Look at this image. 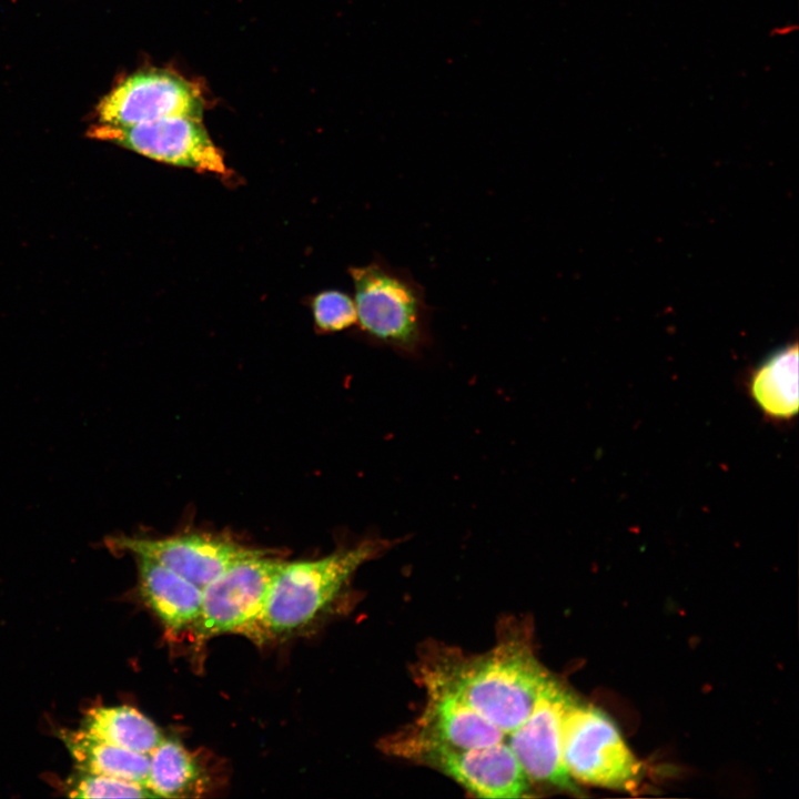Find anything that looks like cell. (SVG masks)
<instances>
[{
    "label": "cell",
    "instance_id": "cell-5",
    "mask_svg": "<svg viewBox=\"0 0 799 799\" xmlns=\"http://www.w3.org/2000/svg\"><path fill=\"white\" fill-rule=\"evenodd\" d=\"M89 135L168 164L216 174L227 171L201 118L166 117L121 128L100 124Z\"/></svg>",
    "mask_w": 799,
    "mask_h": 799
},
{
    "label": "cell",
    "instance_id": "cell-10",
    "mask_svg": "<svg viewBox=\"0 0 799 799\" xmlns=\"http://www.w3.org/2000/svg\"><path fill=\"white\" fill-rule=\"evenodd\" d=\"M141 596L173 633L192 628L202 604V589L164 566L136 557Z\"/></svg>",
    "mask_w": 799,
    "mask_h": 799
},
{
    "label": "cell",
    "instance_id": "cell-16",
    "mask_svg": "<svg viewBox=\"0 0 799 799\" xmlns=\"http://www.w3.org/2000/svg\"><path fill=\"white\" fill-rule=\"evenodd\" d=\"M312 311L316 326L324 332L343 331L357 321L354 300L340 290L318 293L313 299Z\"/></svg>",
    "mask_w": 799,
    "mask_h": 799
},
{
    "label": "cell",
    "instance_id": "cell-7",
    "mask_svg": "<svg viewBox=\"0 0 799 799\" xmlns=\"http://www.w3.org/2000/svg\"><path fill=\"white\" fill-rule=\"evenodd\" d=\"M203 99L194 84L162 70L134 73L98 105L100 124L129 127L166 117L201 118Z\"/></svg>",
    "mask_w": 799,
    "mask_h": 799
},
{
    "label": "cell",
    "instance_id": "cell-1",
    "mask_svg": "<svg viewBox=\"0 0 799 799\" xmlns=\"http://www.w3.org/2000/svg\"><path fill=\"white\" fill-rule=\"evenodd\" d=\"M354 286L358 330L370 342L407 357L432 343L433 307L424 286L406 267L378 254L366 265L348 269Z\"/></svg>",
    "mask_w": 799,
    "mask_h": 799
},
{
    "label": "cell",
    "instance_id": "cell-12",
    "mask_svg": "<svg viewBox=\"0 0 799 799\" xmlns=\"http://www.w3.org/2000/svg\"><path fill=\"white\" fill-rule=\"evenodd\" d=\"M59 737L80 772L110 776L146 786L149 755L110 745L81 728L62 729Z\"/></svg>",
    "mask_w": 799,
    "mask_h": 799
},
{
    "label": "cell",
    "instance_id": "cell-2",
    "mask_svg": "<svg viewBox=\"0 0 799 799\" xmlns=\"http://www.w3.org/2000/svg\"><path fill=\"white\" fill-rule=\"evenodd\" d=\"M392 540L371 537L312 560L283 562L250 637H281L310 624L366 562L390 549Z\"/></svg>",
    "mask_w": 799,
    "mask_h": 799
},
{
    "label": "cell",
    "instance_id": "cell-15",
    "mask_svg": "<svg viewBox=\"0 0 799 799\" xmlns=\"http://www.w3.org/2000/svg\"><path fill=\"white\" fill-rule=\"evenodd\" d=\"M68 795L73 798H155L144 785L104 776L80 772L72 779Z\"/></svg>",
    "mask_w": 799,
    "mask_h": 799
},
{
    "label": "cell",
    "instance_id": "cell-3",
    "mask_svg": "<svg viewBox=\"0 0 799 799\" xmlns=\"http://www.w3.org/2000/svg\"><path fill=\"white\" fill-rule=\"evenodd\" d=\"M563 759L574 781L610 790L638 791L645 776L615 722L578 698L565 717Z\"/></svg>",
    "mask_w": 799,
    "mask_h": 799
},
{
    "label": "cell",
    "instance_id": "cell-9",
    "mask_svg": "<svg viewBox=\"0 0 799 799\" xmlns=\"http://www.w3.org/2000/svg\"><path fill=\"white\" fill-rule=\"evenodd\" d=\"M425 765L482 798H522L532 790L528 777L507 747L442 754L429 758Z\"/></svg>",
    "mask_w": 799,
    "mask_h": 799
},
{
    "label": "cell",
    "instance_id": "cell-8",
    "mask_svg": "<svg viewBox=\"0 0 799 799\" xmlns=\"http://www.w3.org/2000/svg\"><path fill=\"white\" fill-rule=\"evenodd\" d=\"M108 544L153 560L203 589L230 566L247 556L263 553L232 539L208 534L186 533L163 538L110 537Z\"/></svg>",
    "mask_w": 799,
    "mask_h": 799
},
{
    "label": "cell",
    "instance_id": "cell-4",
    "mask_svg": "<svg viewBox=\"0 0 799 799\" xmlns=\"http://www.w3.org/2000/svg\"><path fill=\"white\" fill-rule=\"evenodd\" d=\"M267 555L263 552L237 560L202 589L200 615L191 628L198 639L226 633L250 636L283 564Z\"/></svg>",
    "mask_w": 799,
    "mask_h": 799
},
{
    "label": "cell",
    "instance_id": "cell-13",
    "mask_svg": "<svg viewBox=\"0 0 799 799\" xmlns=\"http://www.w3.org/2000/svg\"><path fill=\"white\" fill-rule=\"evenodd\" d=\"M81 729L110 745L145 755L164 739L152 720L127 705L89 709Z\"/></svg>",
    "mask_w": 799,
    "mask_h": 799
},
{
    "label": "cell",
    "instance_id": "cell-6",
    "mask_svg": "<svg viewBox=\"0 0 799 799\" xmlns=\"http://www.w3.org/2000/svg\"><path fill=\"white\" fill-rule=\"evenodd\" d=\"M577 697L553 675L529 719L509 740L508 748L533 783L578 792L563 759L565 717Z\"/></svg>",
    "mask_w": 799,
    "mask_h": 799
},
{
    "label": "cell",
    "instance_id": "cell-14",
    "mask_svg": "<svg viewBox=\"0 0 799 799\" xmlns=\"http://www.w3.org/2000/svg\"><path fill=\"white\" fill-rule=\"evenodd\" d=\"M206 783L204 771L179 741L163 739L149 754L146 786L156 797H195Z\"/></svg>",
    "mask_w": 799,
    "mask_h": 799
},
{
    "label": "cell",
    "instance_id": "cell-11",
    "mask_svg": "<svg viewBox=\"0 0 799 799\" xmlns=\"http://www.w3.org/2000/svg\"><path fill=\"white\" fill-rule=\"evenodd\" d=\"M749 390L766 416L776 419L793 417L799 407L797 343L769 355L752 373Z\"/></svg>",
    "mask_w": 799,
    "mask_h": 799
}]
</instances>
